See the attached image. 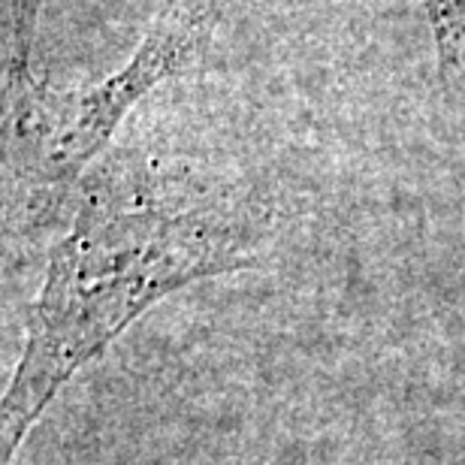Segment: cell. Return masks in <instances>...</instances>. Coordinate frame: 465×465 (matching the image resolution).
I'll list each match as a JSON object with an SVG mask.
<instances>
[{
  "label": "cell",
  "mask_w": 465,
  "mask_h": 465,
  "mask_svg": "<svg viewBox=\"0 0 465 465\" xmlns=\"http://www.w3.org/2000/svg\"><path fill=\"white\" fill-rule=\"evenodd\" d=\"M245 232L224 203L184 179H104L58 242L25 360L4 402V457L64 381L163 293L248 266Z\"/></svg>",
  "instance_id": "obj_1"
},
{
  "label": "cell",
  "mask_w": 465,
  "mask_h": 465,
  "mask_svg": "<svg viewBox=\"0 0 465 465\" xmlns=\"http://www.w3.org/2000/svg\"><path fill=\"white\" fill-rule=\"evenodd\" d=\"M212 27H215L212 0H166L143 43L136 45L134 58L100 85L82 88L79 94L64 97L58 104L45 94L34 73L9 79L15 115L31 109H61L64 115L61 124L45 134L40 154L43 179L58 191L67 188L79 170H85L91 157L109 143L134 104L161 82L191 67V61L206 45Z\"/></svg>",
  "instance_id": "obj_2"
},
{
  "label": "cell",
  "mask_w": 465,
  "mask_h": 465,
  "mask_svg": "<svg viewBox=\"0 0 465 465\" xmlns=\"http://www.w3.org/2000/svg\"><path fill=\"white\" fill-rule=\"evenodd\" d=\"M435 36L444 82L465 79V0H420Z\"/></svg>",
  "instance_id": "obj_3"
}]
</instances>
